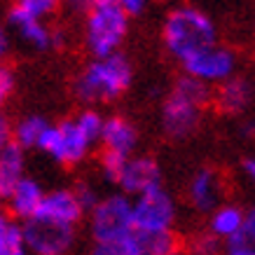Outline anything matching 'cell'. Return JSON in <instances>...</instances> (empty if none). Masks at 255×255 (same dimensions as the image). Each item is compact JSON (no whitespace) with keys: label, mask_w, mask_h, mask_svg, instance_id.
Instances as JSON below:
<instances>
[{"label":"cell","mask_w":255,"mask_h":255,"mask_svg":"<svg viewBox=\"0 0 255 255\" xmlns=\"http://www.w3.org/2000/svg\"><path fill=\"white\" fill-rule=\"evenodd\" d=\"M92 255H143L140 234L133 232L127 239L108 241V244H94Z\"/></svg>","instance_id":"cell-21"},{"label":"cell","mask_w":255,"mask_h":255,"mask_svg":"<svg viewBox=\"0 0 255 255\" xmlns=\"http://www.w3.org/2000/svg\"><path fill=\"white\" fill-rule=\"evenodd\" d=\"M73 2H89V5H92V2H96V0H73Z\"/></svg>","instance_id":"cell-36"},{"label":"cell","mask_w":255,"mask_h":255,"mask_svg":"<svg viewBox=\"0 0 255 255\" xmlns=\"http://www.w3.org/2000/svg\"><path fill=\"white\" fill-rule=\"evenodd\" d=\"M45 129H47V122L42 120V117H38V115L23 117L21 122L14 127V143L19 147H23V150L38 147L40 136H42Z\"/></svg>","instance_id":"cell-20"},{"label":"cell","mask_w":255,"mask_h":255,"mask_svg":"<svg viewBox=\"0 0 255 255\" xmlns=\"http://www.w3.org/2000/svg\"><path fill=\"white\" fill-rule=\"evenodd\" d=\"M183 68H185V75L199 80L204 85H209V82H220L223 85L225 80L232 78L234 68H237V56L227 47L211 45L206 49L197 52V54H192L190 59H185Z\"/></svg>","instance_id":"cell-9"},{"label":"cell","mask_w":255,"mask_h":255,"mask_svg":"<svg viewBox=\"0 0 255 255\" xmlns=\"http://www.w3.org/2000/svg\"><path fill=\"white\" fill-rule=\"evenodd\" d=\"M244 227H246V211H241L234 204H223V206H218L211 213L209 232L216 239L225 241V244L230 239H234L237 234L244 232Z\"/></svg>","instance_id":"cell-16"},{"label":"cell","mask_w":255,"mask_h":255,"mask_svg":"<svg viewBox=\"0 0 255 255\" xmlns=\"http://www.w3.org/2000/svg\"><path fill=\"white\" fill-rule=\"evenodd\" d=\"M176 223V201L164 187H155L133 201V225L138 232H171Z\"/></svg>","instance_id":"cell-8"},{"label":"cell","mask_w":255,"mask_h":255,"mask_svg":"<svg viewBox=\"0 0 255 255\" xmlns=\"http://www.w3.org/2000/svg\"><path fill=\"white\" fill-rule=\"evenodd\" d=\"M225 255H255V241L246 232L237 234L225 244Z\"/></svg>","instance_id":"cell-26"},{"label":"cell","mask_w":255,"mask_h":255,"mask_svg":"<svg viewBox=\"0 0 255 255\" xmlns=\"http://www.w3.org/2000/svg\"><path fill=\"white\" fill-rule=\"evenodd\" d=\"M115 2L127 12V14H140V12L145 9L147 0H115Z\"/></svg>","instance_id":"cell-31"},{"label":"cell","mask_w":255,"mask_h":255,"mask_svg":"<svg viewBox=\"0 0 255 255\" xmlns=\"http://www.w3.org/2000/svg\"><path fill=\"white\" fill-rule=\"evenodd\" d=\"M12 143H14V127L9 124V120L5 115H0V152Z\"/></svg>","instance_id":"cell-30"},{"label":"cell","mask_w":255,"mask_h":255,"mask_svg":"<svg viewBox=\"0 0 255 255\" xmlns=\"http://www.w3.org/2000/svg\"><path fill=\"white\" fill-rule=\"evenodd\" d=\"M211 101V89L199 80L183 75L176 82L169 99L164 101L162 108V127L164 133L171 138H187L197 131L201 113Z\"/></svg>","instance_id":"cell-1"},{"label":"cell","mask_w":255,"mask_h":255,"mask_svg":"<svg viewBox=\"0 0 255 255\" xmlns=\"http://www.w3.org/2000/svg\"><path fill=\"white\" fill-rule=\"evenodd\" d=\"M244 173H246V178L255 185V159H246V162H244Z\"/></svg>","instance_id":"cell-34"},{"label":"cell","mask_w":255,"mask_h":255,"mask_svg":"<svg viewBox=\"0 0 255 255\" xmlns=\"http://www.w3.org/2000/svg\"><path fill=\"white\" fill-rule=\"evenodd\" d=\"M75 122H78L80 131L89 138V143L101 140V133H103V124H106V120H103L96 110H85V113H80Z\"/></svg>","instance_id":"cell-23"},{"label":"cell","mask_w":255,"mask_h":255,"mask_svg":"<svg viewBox=\"0 0 255 255\" xmlns=\"http://www.w3.org/2000/svg\"><path fill=\"white\" fill-rule=\"evenodd\" d=\"M187 197L197 211L213 213L218 206H223V178L213 169H199L190 180Z\"/></svg>","instance_id":"cell-11"},{"label":"cell","mask_w":255,"mask_h":255,"mask_svg":"<svg viewBox=\"0 0 255 255\" xmlns=\"http://www.w3.org/2000/svg\"><path fill=\"white\" fill-rule=\"evenodd\" d=\"M2 199H5V194H2V190H0V201H2Z\"/></svg>","instance_id":"cell-37"},{"label":"cell","mask_w":255,"mask_h":255,"mask_svg":"<svg viewBox=\"0 0 255 255\" xmlns=\"http://www.w3.org/2000/svg\"><path fill=\"white\" fill-rule=\"evenodd\" d=\"M101 143H103V152L117 157H133V147L138 143V133L129 120L124 117H110L103 124V133H101Z\"/></svg>","instance_id":"cell-14"},{"label":"cell","mask_w":255,"mask_h":255,"mask_svg":"<svg viewBox=\"0 0 255 255\" xmlns=\"http://www.w3.org/2000/svg\"><path fill=\"white\" fill-rule=\"evenodd\" d=\"M9 23L21 35V40H26L35 49H49V47H59L63 42L61 35L49 31L45 23H42V19H35V16L26 14V12H21V9H16V7L9 12Z\"/></svg>","instance_id":"cell-15"},{"label":"cell","mask_w":255,"mask_h":255,"mask_svg":"<svg viewBox=\"0 0 255 255\" xmlns=\"http://www.w3.org/2000/svg\"><path fill=\"white\" fill-rule=\"evenodd\" d=\"M23 166H26V159H23V147H19L16 143L7 145L2 152H0V190L7 197L9 190L23 180Z\"/></svg>","instance_id":"cell-18"},{"label":"cell","mask_w":255,"mask_h":255,"mask_svg":"<svg viewBox=\"0 0 255 255\" xmlns=\"http://www.w3.org/2000/svg\"><path fill=\"white\" fill-rule=\"evenodd\" d=\"M251 101V85L244 78H230L218 87L216 92V106L227 115L241 113Z\"/></svg>","instance_id":"cell-17"},{"label":"cell","mask_w":255,"mask_h":255,"mask_svg":"<svg viewBox=\"0 0 255 255\" xmlns=\"http://www.w3.org/2000/svg\"><path fill=\"white\" fill-rule=\"evenodd\" d=\"M89 138L80 131V127L75 120L61 124H47V129L40 136L38 147L49 155L52 159H56L63 166H73L85 159V155L89 152Z\"/></svg>","instance_id":"cell-7"},{"label":"cell","mask_w":255,"mask_h":255,"mask_svg":"<svg viewBox=\"0 0 255 255\" xmlns=\"http://www.w3.org/2000/svg\"><path fill=\"white\" fill-rule=\"evenodd\" d=\"M89 232L94 244H108V241L127 239L136 232L133 225V201L127 194H110L101 199L89 218Z\"/></svg>","instance_id":"cell-5"},{"label":"cell","mask_w":255,"mask_h":255,"mask_svg":"<svg viewBox=\"0 0 255 255\" xmlns=\"http://www.w3.org/2000/svg\"><path fill=\"white\" fill-rule=\"evenodd\" d=\"M244 127H246V129H244V133H248V136H253V133H255V124L248 122V124H244Z\"/></svg>","instance_id":"cell-35"},{"label":"cell","mask_w":255,"mask_h":255,"mask_svg":"<svg viewBox=\"0 0 255 255\" xmlns=\"http://www.w3.org/2000/svg\"><path fill=\"white\" fill-rule=\"evenodd\" d=\"M138 234H140V244H143V255H178V251H180V241L173 234V230L157 234H145V232Z\"/></svg>","instance_id":"cell-19"},{"label":"cell","mask_w":255,"mask_h":255,"mask_svg":"<svg viewBox=\"0 0 255 255\" xmlns=\"http://www.w3.org/2000/svg\"><path fill=\"white\" fill-rule=\"evenodd\" d=\"M23 244L31 255H68L75 246V227L47 218H31L23 223Z\"/></svg>","instance_id":"cell-6"},{"label":"cell","mask_w":255,"mask_h":255,"mask_svg":"<svg viewBox=\"0 0 255 255\" xmlns=\"http://www.w3.org/2000/svg\"><path fill=\"white\" fill-rule=\"evenodd\" d=\"M45 194L47 192H42V187H40L38 180H33V178L26 176L23 180H19V183L9 190V194L5 199H7L9 213L26 223V220H31V218L38 216Z\"/></svg>","instance_id":"cell-13"},{"label":"cell","mask_w":255,"mask_h":255,"mask_svg":"<svg viewBox=\"0 0 255 255\" xmlns=\"http://www.w3.org/2000/svg\"><path fill=\"white\" fill-rule=\"evenodd\" d=\"M124 164H127V157H117V155H110V152H103L101 155V169H103V176L117 183L120 180V173H122Z\"/></svg>","instance_id":"cell-27"},{"label":"cell","mask_w":255,"mask_h":255,"mask_svg":"<svg viewBox=\"0 0 255 255\" xmlns=\"http://www.w3.org/2000/svg\"><path fill=\"white\" fill-rule=\"evenodd\" d=\"M38 216L47 218V220H54V223L78 227V223L85 216V206L80 204L75 190H54V192L45 194Z\"/></svg>","instance_id":"cell-12"},{"label":"cell","mask_w":255,"mask_h":255,"mask_svg":"<svg viewBox=\"0 0 255 255\" xmlns=\"http://www.w3.org/2000/svg\"><path fill=\"white\" fill-rule=\"evenodd\" d=\"M127 28H129V14L115 0H96L89 5L87 14V49L92 52L94 59L117 54L120 45L127 38Z\"/></svg>","instance_id":"cell-4"},{"label":"cell","mask_w":255,"mask_h":255,"mask_svg":"<svg viewBox=\"0 0 255 255\" xmlns=\"http://www.w3.org/2000/svg\"><path fill=\"white\" fill-rule=\"evenodd\" d=\"M244 232L255 241V206H251V209L246 211V227H244Z\"/></svg>","instance_id":"cell-32"},{"label":"cell","mask_w":255,"mask_h":255,"mask_svg":"<svg viewBox=\"0 0 255 255\" xmlns=\"http://www.w3.org/2000/svg\"><path fill=\"white\" fill-rule=\"evenodd\" d=\"M220 248H223V241L216 239L211 232H204L199 237H194L192 244H190L192 255H218Z\"/></svg>","instance_id":"cell-25"},{"label":"cell","mask_w":255,"mask_h":255,"mask_svg":"<svg viewBox=\"0 0 255 255\" xmlns=\"http://www.w3.org/2000/svg\"><path fill=\"white\" fill-rule=\"evenodd\" d=\"M59 2L61 0H16V9H21L35 19H45L59 7Z\"/></svg>","instance_id":"cell-24"},{"label":"cell","mask_w":255,"mask_h":255,"mask_svg":"<svg viewBox=\"0 0 255 255\" xmlns=\"http://www.w3.org/2000/svg\"><path fill=\"white\" fill-rule=\"evenodd\" d=\"M117 185L122 187V194L127 197L129 194L140 197L155 187H162V171L152 157H129L120 173Z\"/></svg>","instance_id":"cell-10"},{"label":"cell","mask_w":255,"mask_h":255,"mask_svg":"<svg viewBox=\"0 0 255 255\" xmlns=\"http://www.w3.org/2000/svg\"><path fill=\"white\" fill-rule=\"evenodd\" d=\"M164 45L171 54L185 61L192 54L216 45V26L201 9L183 5L171 9L164 19Z\"/></svg>","instance_id":"cell-2"},{"label":"cell","mask_w":255,"mask_h":255,"mask_svg":"<svg viewBox=\"0 0 255 255\" xmlns=\"http://www.w3.org/2000/svg\"><path fill=\"white\" fill-rule=\"evenodd\" d=\"M0 255H28L23 244V230L12 220L0 230Z\"/></svg>","instance_id":"cell-22"},{"label":"cell","mask_w":255,"mask_h":255,"mask_svg":"<svg viewBox=\"0 0 255 255\" xmlns=\"http://www.w3.org/2000/svg\"><path fill=\"white\" fill-rule=\"evenodd\" d=\"M7 49H9L7 33H5V28L0 26V63H2V59H5V54H7Z\"/></svg>","instance_id":"cell-33"},{"label":"cell","mask_w":255,"mask_h":255,"mask_svg":"<svg viewBox=\"0 0 255 255\" xmlns=\"http://www.w3.org/2000/svg\"><path fill=\"white\" fill-rule=\"evenodd\" d=\"M131 75V63L120 52L103 59H92L75 80V94L85 103L113 101L129 89Z\"/></svg>","instance_id":"cell-3"},{"label":"cell","mask_w":255,"mask_h":255,"mask_svg":"<svg viewBox=\"0 0 255 255\" xmlns=\"http://www.w3.org/2000/svg\"><path fill=\"white\" fill-rule=\"evenodd\" d=\"M12 92H14V75L5 63H0V106H5Z\"/></svg>","instance_id":"cell-28"},{"label":"cell","mask_w":255,"mask_h":255,"mask_svg":"<svg viewBox=\"0 0 255 255\" xmlns=\"http://www.w3.org/2000/svg\"><path fill=\"white\" fill-rule=\"evenodd\" d=\"M75 194H78L80 204L85 206V211H89V213H92L94 206L101 201L99 197H96V190H94V187H89V185H78V187H75Z\"/></svg>","instance_id":"cell-29"}]
</instances>
